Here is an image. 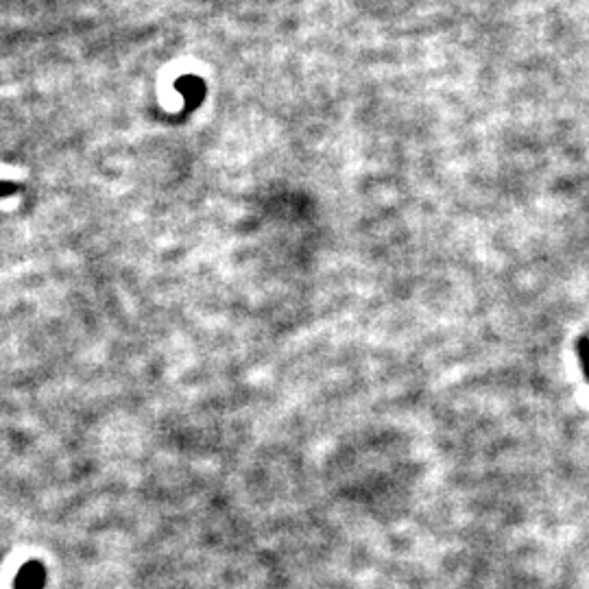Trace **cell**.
Returning <instances> with one entry per match:
<instances>
[{
	"mask_svg": "<svg viewBox=\"0 0 589 589\" xmlns=\"http://www.w3.org/2000/svg\"><path fill=\"white\" fill-rule=\"evenodd\" d=\"M18 190V186L16 184H11V182H3V179H0V199L3 197H9L11 192H16Z\"/></svg>",
	"mask_w": 589,
	"mask_h": 589,
	"instance_id": "cell-3",
	"label": "cell"
},
{
	"mask_svg": "<svg viewBox=\"0 0 589 589\" xmlns=\"http://www.w3.org/2000/svg\"><path fill=\"white\" fill-rule=\"evenodd\" d=\"M576 354H579V363L583 369V376L589 382V334H583L579 341H576Z\"/></svg>",
	"mask_w": 589,
	"mask_h": 589,
	"instance_id": "cell-2",
	"label": "cell"
},
{
	"mask_svg": "<svg viewBox=\"0 0 589 589\" xmlns=\"http://www.w3.org/2000/svg\"><path fill=\"white\" fill-rule=\"evenodd\" d=\"M46 570L40 561H27L16 576V589H42Z\"/></svg>",
	"mask_w": 589,
	"mask_h": 589,
	"instance_id": "cell-1",
	"label": "cell"
}]
</instances>
